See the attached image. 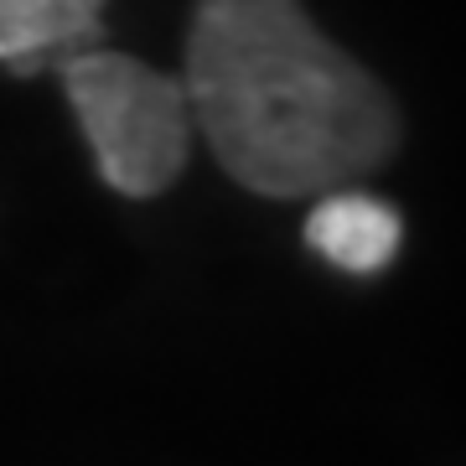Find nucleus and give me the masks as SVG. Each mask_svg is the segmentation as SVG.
Returning <instances> with one entry per match:
<instances>
[{
    "instance_id": "f257e3e1",
    "label": "nucleus",
    "mask_w": 466,
    "mask_h": 466,
    "mask_svg": "<svg viewBox=\"0 0 466 466\" xmlns=\"http://www.w3.org/2000/svg\"><path fill=\"white\" fill-rule=\"evenodd\" d=\"M182 88L218 167L259 198H317L400 150L389 88L300 0H198Z\"/></svg>"
},
{
    "instance_id": "f03ea898",
    "label": "nucleus",
    "mask_w": 466,
    "mask_h": 466,
    "mask_svg": "<svg viewBox=\"0 0 466 466\" xmlns=\"http://www.w3.org/2000/svg\"><path fill=\"white\" fill-rule=\"evenodd\" d=\"M57 78L94 146L99 177L115 192L156 198L182 177L192 150V109L182 78L109 47L67 52Z\"/></svg>"
},
{
    "instance_id": "7ed1b4c3",
    "label": "nucleus",
    "mask_w": 466,
    "mask_h": 466,
    "mask_svg": "<svg viewBox=\"0 0 466 466\" xmlns=\"http://www.w3.org/2000/svg\"><path fill=\"white\" fill-rule=\"evenodd\" d=\"M306 244L348 275H379L394 265V254L404 244V218L383 198L352 192L348 182L332 192H317V208L306 218Z\"/></svg>"
},
{
    "instance_id": "20e7f679",
    "label": "nucleus",
    "mask_w": 466,
    "mask_h": 466,
    "mask_svg": "<svg viewBox=\"0 0 466 466\" xmlns=\"http://www.w3.org/2000/svg\"><path fill=\"white\" fill-rule=\"evenodd\" d=\"M109 0H0V63L16 78H36L67 57L104 42Z\"/></svg>"
}]
</instances>
